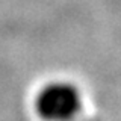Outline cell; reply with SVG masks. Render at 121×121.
Masks as SVG:
<instances>
[{"label":"cell","mask_w":121,"mask_h":121,"mask_svg":"<svg viewBox=\"0 0 121 121\" xmlns=\"http://www.w3.org/2000/svg\"><path fill=\"white\" fill-rule=\"evenodd\" d=\"M36 112L45 121H70L82 108L79 89L68 82H52L39 91Z\"/></svg>","instance_id":"1"}]
</instances>
